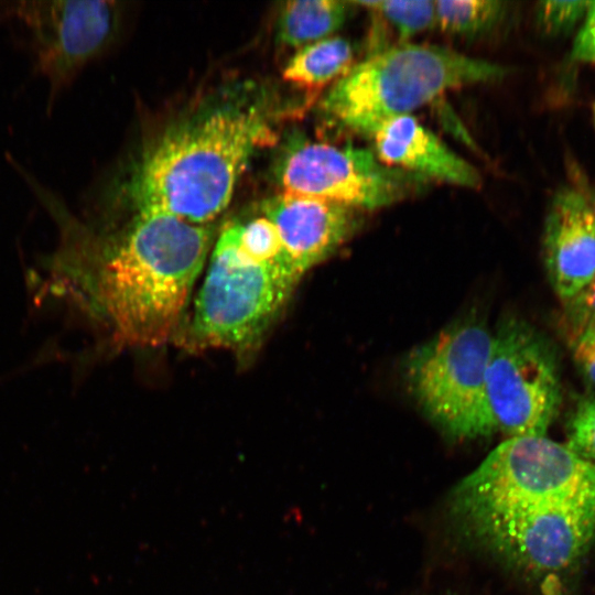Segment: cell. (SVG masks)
<instances>
[{"mask_svg": "<svg viewBox=\"0 0 595 595\" xmlns=\"http://www.w3.org/2000/svg\"><path fill=\"white\" fill-rule=\"evenodd\" d=\"M272 132L267 109L256 100L206 109L171 126L150 145L133 169L126 194L137 213L210 225Z\"/></svg>", "mask_w": 595, "mask_h": 595, "instance_id": "1", "label": "cell"}, {"mask_svg": "<svg viewBox=\"0 0 595 595\" xmlns=\"http://www.w3.org/2000/svg\"><path fill=\"white\" fill-rule=\"evenodd\" d=\"M214 241L210 225L137 213L105 246L98 293L125 344L156 347L176 338Z\"/></svg>", "mask_w": 595, "mask_h": 595, "instance_id": "2", "label": "cell"}, {"mask_svg": "<svg viewBox=\"0 0 595 595\" xmlns=\"http://www.w3.org/2000/svg\"><path fill=\"white\" fill-rule=\"evenodd\" d=\"M506 73L499 64L447 47L399 43L353 65L321 108L333 123L369 137L383 122L411 115L451 89L495 82Z\"/></svg>", "mask_w": 595, "mask_h": 595, "instance_id": "3", "label": "cell"}, {"mask_svg": "<svg viewBox=\"0 0 595 595\" xmlns=\"http://www.w3.org/2000/svg\"><path fill=\"white\" fill-rule=\"evenodd\" d=\"M300 280L285 264L247 253L238 244L234 224H228L214 241L192 315L176 336L178 343L190 349L242 351L253 347Z\"/></svg>", "mask_w": 595, "mask_h": 595, "instance_id": "4", "label": "cell"}, {"mask_svg": "<svg viewBox=\"0 0 595 595\" xmlns=\"http://www.w3.org/2000/svg\"><path fill=\"white\" fill-rule=\"evenodd\" d=\"M595 499V463L547 435L508 437L450 495L455 524Z\"/></svg>", "mask_w": 595, "mask_h": 595, "instance_id": "5", "label": "cell"}, {"mask_svg": "<svg viewBox=\"0 0 595 595\" xmlns=\"http://www.w3.org/2000/svg\"><path fill=\"white\" fill-rule=\"evenodd\" d=\"M493 334L476 320L451 325L405 358L407 387L424 414L455 439L495 432L486 398Z\"/></svg>", "mask_w": 595, "mask_h": 595, "instance_id": "6", "label": "cell"}, {"mask_svg": "<svg viewBox=\"0 0 595 595\" xmlns=\"http://www.w3.org/2000/svg\"><path fill=\"white\" fill-rule=\"evenodd\" d=\"M121 17V4L108 0L0 1V20L19 31L47 82L48 108L115 42Z\"/></svg>", "mask_w": 595, "mask_h": 595, "instance_id": "7", "label": "cell"}, {"mask_svg": "<svg viewBox=\"0 0 595 595\" xmlns=\"http://www.w3.org/2000/svg\"><path fill=\"white\" fill-rule=\"evenodd\" d=\"M486 398L494 430L508 437L545 435L559 413L562 387L556 354L521 320L507 318L493 334Z\"/></svg>", "mask_w": 595, "mask_h": 595, "instance_id": "8", "label": "cell"}, {"mask_svg": "<svg viewBox=\"0 0 595 595\" xmlns=\"http://www.w3.org/2000/svg\"><path fill=\"white\" fill-rule=\"evenodd\" d=\"M281 193L375 210L420 192L428 180L383 164L372 150L292 138L275 169Z\"/></svg>", "mask_w": 595, "mask_h": 595, "instance_id": "9", "label": "cell"}, {"mask_svg": "<svg viewBox=\"0 0 595 595\" xmlns=\"http://www.w3.org/2000/svg\"><path fill=\"white\" fill-rule=\"evenodd\" d=\"M473 545L518 570L558 573L575 564L595 537V499L553 504L456 527Z\"/></svg>", "mask_w": 595, "mask_h": 595, "instance_id": "10", "label": "cell"}, {"mask_svg": "<svg viewBox=\"0 0 595 595\" xmlns=\"http://www.w3.org/2000/svg\"><path fill=\"white\" fill-rule=\"evenodd\" d=\"M543 249L550 282L565 303L595 279V195L580 187L559 191L549 209Z\"/></svg>", "mask_w": 595, "mask_h": 595, "instance_id": "11", "label": "cell"}, {"mask_svg": "<svg viewBox=\"0 0 595 595\" xmlns=\"http://www.w3.org/2000/svg\"><path fill=\"white\" fill-rule=\"evenodd\" d=\"M292 270L302 278L357 229L360 212L333 202L280 193L262 205Z\"/></svg>", "mask_w": 595, "mask_h": 595, "instance_id": "12", "label": "cell"}, {"mask_svg": "<svg viewBox=\"0 0 595 595\" xmlns=\"http://www.w3.org/2000/svg\"><path fill=\"white\" fill-rule=\"evenodd\" d=\"M368 138L372 140L374 153L386 165L428 181L474 190L482 185L477 169L412 115L383 122Z\"/></svg>", "mask_w": 595, "mask_h": 595, "instance_id": "13", "label": "cell"}, {"mask_svg": "<svg viewBox=\"0 0 595 595\" xmlns=\"http://www.w3.org/2000/svg\"><path fill=\"white\" fill-rule=\"evenodd\" d=\"M356 7L351 1L299 0L282 4L278 19V40L289 47L301 48L329 37Z\"/></svg>", "mask_w": 595, "mask_h": 595, "instance_id": "14", "label": "cell"}, {"mask_svg": "<svg viewBox=\"0 0 595 595\" xmlns=\"http://www.w3.org/2000/svg\"><path fill=\"white\" fill-rule=\"evenodd\" d=\"M354 48L342 37L329 36L296 51L283 69L284 80L307 90L335 83L351 67Z\"/></svg>", "mask_w": 595, "mask_h": 595, "instance_id": "15", "label": "cell"}, {"mask_svg": "<svg viewBox=\"0 0 595 595\" xmlns=\"http://www.w3.org/2000/svg\"><path fill=\"white\" fill-rule=\"evenodd\" d=\"M435 4V25L451 35L475 37L491 31L500 23L507 3L495 0H439Z\"/></svg>", "mask_w": 595, "mask_h": 595, "instance_id": "16", "label": "cell"}, {"mask_svg": "<svg viewBox=\"0 0 595 595\" xmlns=\"http://www.w3.org/2000/svg\"><path fill=\"white\" fill-rule=\"evenodd\" d=\"M355 7H363L380 14L396 30L400 43L435 25L434 1H351Z\"/></svg>", "mask_w": 595, "mask_h": 595, "instance_id": "17", "label": "cell"}, {"mask_svg": "<svg viewBox=\"0 0 595 595\" xmlns=\"http://www.w3.org/2000/svg\"><path fill=\"white\" fill-rule=\"evenodd\" d=\"M566 445L583 458L595 463V397H582L566 424Z\"/></svg>", "mask_w": 595, "mask_h": 595, "instance_id": "18", "label": "cell"}, {"mask_svg": "<svg viewBox=\"0 0 595 595\" xmlns=\"http://www.w3.org/2000/svg\"><path fill=\"white\" fill-rule=\"evenodd\" d=\"M592 1H542L538 4V22L549 34H559L571 30L585 18Z\"/></svg>", "mask_w": 595, "mask_h": 595, "instance_id": "19", "label": "cell"}, {"mask_svg": "<svg viewBox=\"0 0 595 595\" xmlns=\"http://www.w3.org/2000/svg\"><path fill=\"white\" fill-rule=\"evenodd\" d=\"M570 333L574 361L595 389V327L572 328Z\"/></svg>", "mask_w": 595, "mask_h": 595, "instance_id": "20", "label": "cell"}, {"mask_svg": "<svg viewBox=\"0 0 595 595\" xmlns=\"http://www.w3.org/2000/svg\"><path fill=\"white\" fill-rule=\"evenodd\" d=\"M564 307L570 329L595 327V279L577 295L565 302Z\"/></svg>", "mask_w": 595, "mask_h": 595, "instance_id": "21", "label": "cell"}, {"mask_svg": "<svg viewBox=\"0 0 595 595\" xmlns=\"http://www.w3.org/2000/svg\"><path fill=\"white\" fill-rule=\"evenodd\" d=\"M572 56L576 61L595 63V1H592L576 35Z\"/></svg>", "mask_w": 595, "mask_h": 595, "instance_id": "22", "label": "cell"}, {"mask_svg": "<svg viewBox=\"0 0 595 595\" xmlns=\"http://www.w3.org/2000/svg\"><path fill=\"white\" fill-rule=\"evenodd\" d=\"M593 112H594V120H595V104H594Z\"/></svg>", "mask_w": 595, "mask_h": 595, "instance_id": "23", "label": "cell"}]
</instances>
